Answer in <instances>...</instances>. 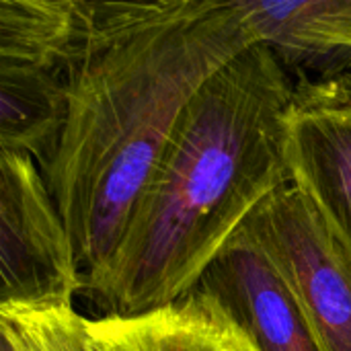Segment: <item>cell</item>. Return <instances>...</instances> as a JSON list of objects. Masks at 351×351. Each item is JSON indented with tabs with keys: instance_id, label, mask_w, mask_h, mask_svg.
<instances>
[{
	"instance_id": "6da1fadb",
	"label": "cell",
	"mask_w": 351,
	"mask_h": 351,
	"mask_svg": "<svg viewBox=\"0 0 351 351\" xmlns=\"http://www.w3.org/2000/svg\"><path fill=\"white\" fill-rule=\"evenodd\" d=\"M257 43L239 0L90 2L66 125L43 171L84 286L113 257L197 93Z\"/></svg>"
},
{
	"instance_id": "7a4b0ae2",
	"label": "cell",
	"mask_w": 351,
	"mask_h": 351,
	"mask_svg": "<svg viewBox=\"0 0 351 351\" xmlns=\"http://www.w3.org/2000/svg\"><path fill=\"white\" fill-rule=\"evenodd\" d=\"M294 78L257 43L197 93L144 187L107 267L86 284L105 315L187 296L253 212L290 181Z\"/></svg>"
},
{
	"instance_id": "3957f363",
	"label": "cell",
	"mask_w": 351,
	"mask_h": 351,
	"mask_svg": "<svg viewBox=\"0 0 351 351\" xmlns=\"http://www.w3.org/2000/svg\"><path fill=\"white\" fill-rule=\"evenodd\" d=\"M90 2L0 0V148L49 167L62 138Z\"/></svg>"
},
{
	"instance_id": "277c9868",
	"label": "cell",
	"mask_w": 351,
	"mask_h": 351,
	"mask_svg": "<svg viewBox=\"0 0 351 351\" xmlns=\"http://www.w3.org/2000/svg\"><path fill=\"white\" fill-rule=\"evenodd\" d=\"M278 269L321 351H351V249L288 181L239 232Z\"/></svg>"
},
{
	"instance_id": "5b68a950",
	"label": "cell",
	"mask_w": 351,
	"mask_h": 351,
	"mask_svg": "<svg viewBox=\"0 0 351 351\" xmlns=\"http://www.w3.org/2000/svg\"><path fill=\"white\" fill-rule=\"evenodd\" d=\"M0 313L74 306L84 274L39 165L0 152Z\"/></svg>"
},
{
	"instance_id": "8992f818",
	"label": "cell",
	"mask_w": 351,
	"mask_h": 351,
	"mask_svg": "<svg viewBox=\"0 0 351 351\" xmlns=\"http://www.w3.org/2000/svg\"><path fill=\"white\" fill-rule=\"evenodd\" d=\"M286 162L290 181L351 249V72L296 82Z\"/></svg>"
},
{
	"instance_id": "52a82bcc",
	"label": "cell",
	"mask_w": 351,
	"mask_h": 351,
	"mask_svg": "<svg viewBox=\"0 0 351 351\" xmlns=\"http://www.w3.org/2000/svg\"><path fill=\"white\" fill-rule=\"evenodd\" d=\"M195 290L216 298L257 351H321L284 278L241 234L218 255Z\"/></svg>"
},
{
	"instance_id": "ba28073f",
	"label": "cell",
	"mask_w": 351,
	"mask_h": 351,
	"mask_svg": "<svg viewBox=\"0 0 351 351\" xmlns=\"http://www.w3.org/2000/svg\"><path fill=\"white\" fill-rule=\"evenodd\" d=\"M259 43L294 82L351 72V0H239Z\"/></svg>"
},
{
	"instance_id": "9c48e42d",
	"label": "cell",
	"mask_w": 351,
	"mask_h": 351,
	"mask_svg": "<svg viewBox=\"0 0 351 351\" xmlns=\"http://www.w3.org/2000/svg\"><path fill=\"white\" fill-rule=\"evenodd\" d=\"M90 321L101 351H257L228 311L199 290L136 315Z\"/></svg>"
},
{
	"instance_id": "30bf717a",
	"label": "cell",
	"mask_w": 351,
	"mask_h": 351,
	"mask_svg": "<svg viewBox=\"0 0 351 351\" xmlns=\"http://www.w3.org/2000/svg\"><path fill=\"white\" fill-rule=\"evenodd\" d=\"M0 321L10 325L21 351H101L90 317L74 306L0 313Z\"/></svg>"
},
{
	"instance_id": "8fae6325",
	"label": "cell",
	"mask_w": 351,
	"mask_h": 351,
	"mask_svg": "<svg viewBox=\"0 0 351 351\" xmlns=\"http://www.w3.org/2000/svg\"><path fill=\"white\" fill-rule=\"evenodd\" d=\"M0 335H2V346L0 351H21V346L14 337V331L6 321H0Z\"/></svg>"
}]
</instances>
